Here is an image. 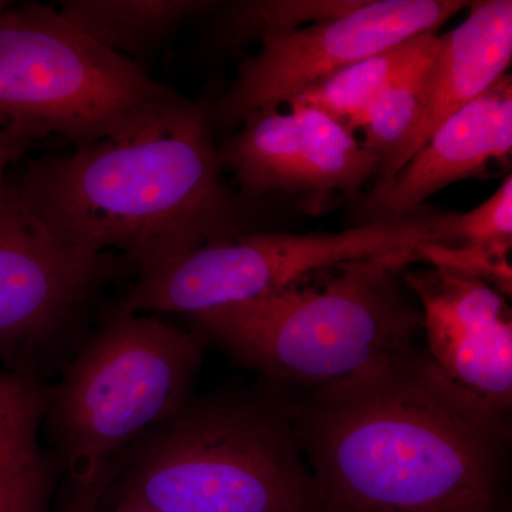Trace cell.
<instances>
[{"mask_svg":"<svg viewBox=\"0 0 512 512\" xmlns=\"http://www.w3.org/2000/svg\"><path fill=\"white\" fill-rule=\"evenodd\" d=\"M429 63L393 84L360 123L363 144L380 158V165L392 157L412 133L420 113L424 72Z\"/></svg>","mask_w":512,"mask_h":512,"instance_id":"d6986e66","label":"cell"},{"mask_svg":"<svg viewBox=\"0 0 512 512\" xmlns=\"http://www.w3.org/2000/svg\"><path fill=\"white\" fill-rule=\"evenodd\" d=\"M52 387L35 370L0 367V512H49L63 470L40 443Z\"/></svg>","mask_w":512,"mask_h":512,"instance_id":"5bb4252c","label":"cell"},{"mask_svg":"<svg viewBox=\"0 0 512 512\" xmlns=\"http://www.w3.org/2000/svg\"><path fill=\"white\" fill-rule=\"evenodd\" d=\"M446 214L423 207L396 220L339 232L252 231L214 239L140 276L116 311L191 316L261 298L348 262L413 254L421 245L436 242Z\"/></svg>","mask_w":512,"mask_h":512,"instance_id":"52a82bcc","label":"cell"},{"mask_svg":"<svg viewBox=\"0 0 512 512\" xmlns=\"http://www.w3.org/2000/svg\"><path fill=\"white\" fill-rule=\"evenodd\" d=\"M471 2L463 0H363L342 18L266 33L255 55L212 107L214 126L238 127L265 106H284L299 94L406 40L437 30Z\"/></svg>","mask_w":512,"mask_h":512,"instance_id":"ba28073f","label":"cell"},{"mask_svg":"<svg viewBox=\"0 0 512 512\" xmlns=\"http://www.w3.org/2000/svg\"><path fill=\"white\" fill-rule=\"evenodd\" d=\"M204 340L146 315L114 312L84 343L43 427L74 487L116 477V463L190 402Z\"/></svg>","mask_w":512,"mask_h":512,"instance_id":"5b68a950","label":"cell"},{"mask_svg":"<svg viewBox=\"0 0 512 512\" xmlns=\"http://www.w3.org/2000/svg\"><path fill=\"white\" fill-rule=\"evenodd\" d=\"M265 106L218 146L222 168L251 197L282 192L312 214L335 194H356L380 158L345 124L309 107Z\"/></svg>","mask_w":512,"mask_h":512,"instance_id":"30bf717a","label":"cell"},{"mask_svg":"<svg viewBox=\"0 0 512 512\" xmlns=\"http://www.w3.org/2000/svg\"><path fill=\"white\" fill-rule=\"evenodd\" d=\"M420 303L427 353L453 382L510 412L512 315L503 293L484 279L427 265L402 271Z\"/></svg>","mask_w":512,"mask_h":512,"instance_id":"8fae6325","label":"cell"},{"mask_svg":"<svg viewBox=\"0 0 512 512\" xmlns=\"http://www.w3.org/2000/svg\"><path fill=\"white\" fill-rule=\"evenodd\" d=\"M463 23L439 36L423 79L419 117L412 133L376 173L382 187L451 116L487 92L507 74L512 59V2H471Z\"/></svg>","mask_w":512,"mask_h":512,"instance_id":"4fadbf2b","label":"cell"},{"mask_svg":"<svg viewBox=\"0 0 512 512\" xmlns=\"http://www.w3.org/2000/svg\"><path fill=\"white\" fill-rule=\"evenodd\" d=\"M33 144L35 143L28 138L3 130V134L0 136V191L5 184L6 170L9 165L19 160L23 154L28 153Z\"/></svg>","mask_w":512,"mask_h":512,"instance_id":"ffe728a7","label":"cell"},{"mask_svg":"<svg viewBox=\"0 0 512 512\" xmlns=\"http://www.w3.org/2000/svg\"><path fill=\"white\" fill-rule=\"evenodd\" d=\"M224 174L212 107L185 97L127 136L30 158L8 178L55 237L119 254L140 278L214 239L256 231Z\"/></svg>","mask_w":512,"mask_h":512,"instance_id":"7a4b0ae2","label":"cell"},{"mask_svg":"<svg viewBox=\"0 0 512 512\" xmlns=\"http://www.w3.org/2000/svg\"><path fill=\"white\" fill-rule=\"evenodd\" d=\"M512 151V82L504 74L473 103L451 116L389 183L357 204L356 225L396 220L424 207L447 185L483 175Z\"/></svg>","mask_w":512,"mask_h":512,"instance_id":"7c38bea8","label":"cell"},{"mask_svg":"<svg viewBox=\"0 0 512 512\" xmlns=\"http://www.w3.org/2000/svg\"><path fill=\"white\" fill-rule=\"evenodd\" d=\"M410 255L348 262L187 318L195 335L271 382L318 389L414 345L420 308L400 279Z\"/></svg>","mask_w":512,"mask_h":512,"instance_id":"277c9868","label":"cell"},{"mask_svg":"<svg viewBox=\"0 0 512 512\" xmlns=\"http://www.w3.org/2000/svg\"><path fill=\"white\" fill-rule=\"evenodd\" d=\"M363 0H242L225 6L218 39L231 49H244L266 33L302 28L342 18Z\"/></svg>","mask_w":512,"mask_h":512,"instance_id":"e0dca14e","label":"cell"},{"mask_svg":"<svg viewBox=\"0 0 512 512\" xmlns=\"http://www.w3.org/2000/svg\"><path fill=\"white\" fill-rule=\"evenodd\" d=\"M2 134H3V130H0V136H2Z\"/></svg>","mask_w":512,"mask_h":512,"instance_id":"cb8c5ba5","label":"cell"},{"mask_svg":"<svg viewBox=\"0 0 512 512\" xmlns=\"http://www.w3.org/2000/svg\"><path fill=\"white\" fill-rule=\"evenodd\" d=\"M436 244L478 249L508 259L512 247V178L508 175L483 204L466 214L447 212L436 231Z\"/></svg>","mask_w":512,"mask_h":512,"instance_id":"ac0fdd59","label":"cell"},{"mask_svg":"<svg viewBox=\"0 0 512 512\" xmlns=\"http://www.w3.org/2000/svg\"><path fill=\"white\" fill-rule=\"evenodd\" d=\"M96 504L89 498L73 497L70 501L69 510L66 512H94ZM113 512H158L151 510H141V508L126 507V505L117 504Z\"/></svg>","mask_w":512,"mask_h":512,"instance_id":"44dd1931","label":"cell"},{"mask_svg":"<svg viewBox=\"0 0 512 512\" xmlns=\"http://www.w3.org/2000/svg\"><path fill=\"white\" fill-rule=\"evenodd\" d=\"M295 404L264 392L190 400L124 457L120 505L158 512H325Z\"/></svg>","mask_w":512,"mask_h":512,"instance_id":"3957f363","label":"cell"},{"mask_svg":"<svg viewBox=\"0 0 512 512\" xmlns=\"http://www.w3.org/2000/svg\"><path fill=\"white\" fill-rule=\"evenodd\" d=\"M464 512H494V510L464 511Z\"/></svg>","mask_w":512,"mask_h":512,"instance_id":"603a6c76","label":"cell"},{"mask_svg":"<svg viewBox=\"0 0 512 512\" xmlns=\"http://www.w3.org/2000/svg\"><path fill=\"white\" fill-rule=\"evenodd\" d=\"M121 261L55 237L6 177L0 191V356L9 369L36 372L37 357L55 349Z\"/></svg>","mask_w":512,"mask_h":512,"instance_id":"9c48e42d","label":"cell"},{"mask_svg":"<svg viewBox=\"0 0 512 512\" xmlns=\"http://www.w3.org/2000/svg\"><path fill=\"white\" fill-rule=\"evenodd\" d=\"M325 512L494 510L508 412L407 346L295 404Z\"/></svg>","mask_w":512,"mask_h":512,"instance_id":"6da1fadb","label":"cell"},{"mask_svg":"<svg viewBox=\"0 0 512 512\" xmlns=\"http://www.w3.org/2000/svg\"><path fill=\"white\" fill-rule=\"evenodd\" d=\"M184 99L53 6L0 12V130L33 143L59 134L82 148L127 136Z\"/></svg>","mask_w":512,"mask_h":512,"instance_id":"8992f818","label":"cell"},{"mask_svg":"<svg viewBox=\"0 0 512 512\" xmlns=\"http://www.w3.org/2000/svg\"><path fill=\"white\" fill-rule=\"evenodd\" d=\"M439 36L413 37L345 67L288 101L284 106L309 107L328 114L355 131L367 111L393 84L430 62Z\"/></svg>","mask_w":512,"mask_h":512,"instance_id":"2e32d148","label":"cell"},{"mask_svg":"<svg viewBox=\"0 0 512 512\" xmlns=\"http://www.w3.org/2000/svg\"><path fill=\"white\" fill-rule=\"evenodd\" d=\"M221 6L214 0H63L57 10L94 42L140 66L185 20Z\"/></svg>","mask_w":512,"mask_h":512,"instance_id":"9a60e30c","label":"cell"},{"mask_svg":"<svg viewBox=\"0 0 512 512\" xmlns=\"http://www.w3.org/2000/svg\"><path fill=\"white\" fill-rule=\"evenodd\" d=\"M9 3L8 2H0V12H2L3 9L6 8V6H8Z\"/></svg>","mask_w":512,"mask_h":512,"instance_id":"7402d4cb","label":"cell"}]
</instances>
